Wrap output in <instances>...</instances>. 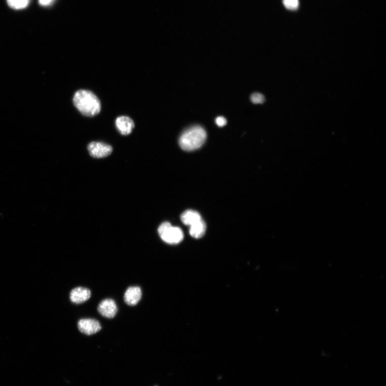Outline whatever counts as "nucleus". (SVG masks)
Masks as SVG:
<instances>
[{"instance_id":"obj_5","label":"nucleus","mask_w":386,"mask_h":386,"mask_svg":"<svg viewBox=\"0 0 386 386\" xmlns=\"http://www.w3.org/2000/svg\"><path fill=\"white\" fill-rule=\"evenodd\" d=\"M78 328L80 332L87 335L98 333L102 328L100 322L93 319H83L78 322Z\"/></svg>"},{"instance_id":"obj_11","label":"nucleus","mask_w":386,"mask_h":386,"mask_svg":"<svg viewBox=\"0 0 386 386\" xmlns=\"http://www.w3.org/2000/svg\"><path fill=\"white\" fill-rule=\"evenodd\" d=\"M30 0H7L8 5L15 10H22L28 6Z\"/></svg>"},{"instance_id":"obj_12","label":"nucleus","mask_w":386,"mask_h":386,"mask_svg":"<svg viewBox=\"0 0 386 386\" xmlns=\"http://www.w3.org/2000/svg\"><path fill=\"white\" fill-rule=\"evenodd\" d=\"M284 6L288 10H295L299 6L298 0H283Z\"/></svg>"},{"instance_id":"obj_2","label":"nucleus","mask_w":386,"mask_h":386,"mask_svg":"<svg viewBox=\"0 0 386 386\" xmlns=\"http://www.w3.org/2000/svg\"><path fill=\"white\" fill-rule=\"evenodd\" d=\"M206 133L200 125H195L186 130L179 139V145L182 149L190 151L198 149L204 144Z\"/></svg>"},{"instance_id":"obj_1","label":"nucleus","mask_w":386,"mask_h":386,"mask_svg":"<svg viewBox=\"0 0 386 386\" xmlns=\"http://www.w3.org/2000/svg\"><path fill=\"white\" fill-rule=\"evenodd\" d=\"M73 102L80 113L90 117L97 115L101 110L100 100L93 93L87 90L77 91L74 95Z\"/></svg>"},{"instance_id":"obj_8","label":"nucleus","mask_w":386,"mask_h":386,"mask_svg":"<svg viewBox=\"0 0 386 386\" xmlns=\"http://www.w3.org/2000/svg\"><path fill=\"white\" fill-rule=\"evenodd\" d=\"M116 127L123 136L131 134L134 128V121L126 116H119L115 121Z\"/></svg>"},{"instance_id":"obj_13","label":"nucleus","mask_w":386,"mask_h":386,"mask_svg":"<svg viewBox=\"0 0 386 386\" xmlns=\"http://www.w3.org/2000/svg\"><path fill=\"white\" fill-rule=\"evenodd\" d=\"M250 100L254 104H263L265 101V98L262 94L254 93L251 96Z\"/></svg>"},{"instance_id":"obj_7","label":"nucleus","mask_w":386,"mask_h":386,"mask_svg":"<svg viewBox=\"0 0 386 386\" xmlns=\"http://www.w3.org/2000/svg\"><path fill=\"white\" fill-rule=\"evenodd\" d=\"M91 297V291L83 287H77L71 290L70 293V299L76 304H82Z\"/></svg>"},{"instance_id":"obj_6","label":"nucleus","mask_w":386,"mask_h":386,"mask_svg":"<svg viewBox=\"0 0 386 386\" xmlns=\"http://www.w3.org/2000/svg\"><path fill=\"white\" fill-rule=\"evenodd\" d=\"M98 311L101 315L106 318H113L118 312L117 305L112 299H106L98 305Z\"/></svg>"},{"instance_id":"obj_14","label":"nucleus","mask_w":386,"mask_h":386,"mask_svg":"<svg viewBox=\"0 0 386 386\" xmlns=\"http://www.w3.org/2000/svg\"><path fill=\"white\" fill-rule=\"evenodd\" d=\"M216 123L218 126L222 127L227 124V121L223 116H219L216 119Z\"/></svg>"},{"instance_id":"obj_9","label":"nucleus","mask_w":386,"mask_h":386,"mask_svg":"<svg viewBox=\"0 0 386 386\" xmlns=\"http://www.w3.org/2000/svg\"><path fill=\"white\" fill-rule=\"evenodd\" d=\"M142 297V291L139 286L130 287L125 291L124 300L130 306H134L140 302Z\"/></svg>"},{"instance_id":"obj_15","label":"nucleus","mask_w":386,"mask_h":386,"mask_svg":"<svg viewBox=\"0 0 386 386\" xmlns=\"http://www.w3.org/2000/svg\"><path fill=\"white\" fill-rule=\"evenodd\" d=\"M53 0H39V4L42 6H48L51 4Z\"/></svg>"},{"instance_id":"obj_4","label":"nucleus","mask_w":386,"mask_h":386,"mask_svg":"<svg viewBox=\"0 0 386 386\" xmlns=\"http://www.w3.org/2000/svg\"><path fill=\"white\" fill-rule=\"evenodd\" d=\"M88 149L90 154L96 158H102L109 156L113 150L111 146L98 142H93L90 143Z\"/></svg>"},{"instance_id":"obj_3","label":"nucleus","mask_w":386,"mask_h":386,"mask_svg":"<svg viewBox=\"0 0 386 386\" xmlns=\"http://www.w3.org/2000/svg\"><path fill=\"white\" fill-rule=\"evenodd\" d=\"M160 237L169 244H177L184 239L183 231L178 227H173L169 223L161 224L158 228Z\"/></svg>"},{"instance_id":"obj_10","label":"nucleus","mask_w":386,"mask_h":386,"mask_svg":"<svg viewBox=\"0 0 386 386\" xmlns=\"http://www.w3.org/2000/svg\"><path fill=\"white\" fill-rule=\"evenodd\" d=\"M190 226V235L193 238L199 239L204 235L206 225L202 219L192 223Z\"/></svg>"}]
</instances>
